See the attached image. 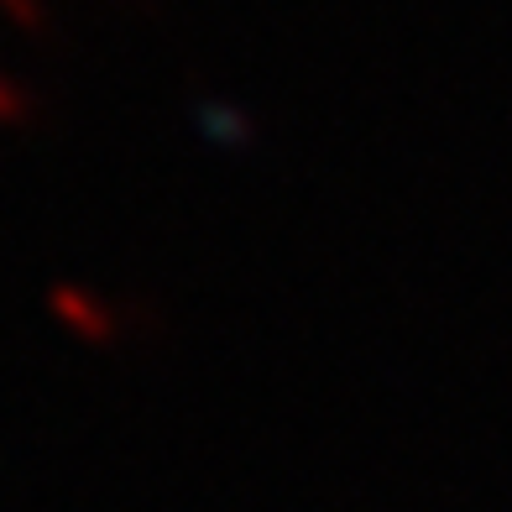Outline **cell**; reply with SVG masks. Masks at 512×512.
Wrapping results in <instances>:
<instances>
[{
    "label": "cell",
    "mask_w": 512,
    "mask_h": 512,
    "mask_svg": "<svg viewBox=\"0 0 512 512\" xmlns=\"http://www.w3.org/2000/svg\"><path fill=\"white\" fill-rule=\"evenodd\" d=\"M42 304H48V319L68 340H79V345H115L121 340V309H115L105 293H95L89 283H79V277L53 283Z\"/></svg>",
    "instance_id": "1"
},
{
    "label": "cell",
    "mask_w": 512,
    "mask_h": 512,
    "mask_svg": "<svg viewBox=\"0 0 512 512\" xmlns=\"http://www.w3.org/2000/svg\"><path fill=\"white\" fill-rule=\"evenodd\" d=\"M199 126H204V136H215V142H225V147H241V142H251V115L246 110H236V105H199Z\"/></svg>",
    "instance_id": "2"
},
{
    "label": "cell",
    "mask_w": 512,
    "mask_h": 512,
    "mask_svg": "<svg viewBox=\"0 0 512 512\" xmlns=\"http://www.w3.org/2000/svg\"><path fill=\"white\" fill-rule=\"evenodd\" d=\"M37 115V100H32V89L11 79V74H0V126H27Z\"/></svg>",
    "instance_id": "3"
},
{
    "label": "cell",
    "mask_w": 512,
    "mask_h": 512,
    "mask_svg": "<svg viewBox=\"0 0 512 512\" xmlns=\"http://www.w3.org/2000/svg\"><path fill=\"white\" fill-rule=\"evenodd\" d=\"M0 16H6L16 32H27V37L53 32V16H48V6H42V0H0Z\"/></svg>",
    "instance_id": "4"
}]
</instances>
